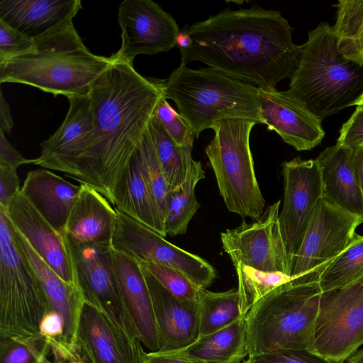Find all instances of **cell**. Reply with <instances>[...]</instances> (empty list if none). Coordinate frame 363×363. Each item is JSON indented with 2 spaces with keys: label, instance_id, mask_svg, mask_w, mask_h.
I'll list each match as a JSON object with an SVG mask.
<instances>
[{
  "label": "cell",
  "instance_id": "1",
  "mask_svg": "<svg viewBox=\"0 0 363 363\" xmlns=\"http://www.w3.org/2000/svg\"><path fill=\"white\" fill-rule=\"evenodd\" d=\"M182 29L192 43L180 50L181 65L201 62L258 88L275 89L299 62L301 45L293 42L292 27L277 10L227 8Z\"/></svg>",
  "mask_w": 363,
  "mask_h": 363
},
{
  "label": "cell",
  "instance_id": "2",
  "mask_svg": "<svg viewBox=\"0 0 363 363\" xmlns=\"http://www.w3.org/2000/svg\"><path fill=\"white\" fill-rule=\"evenodd\" d=\"M113 60L89 93L95 133L72 177L112 205L116 184L164 97L160 79L142 76L133 64Z\"/></svg>",
  "mask_w": 363,
  "mask_h": 363
},
{
  "label": "cell",
  "instance_id": "3",
  "mask_svg": "<svg viewBox=\"0 0 363 363\" xmlns=\"http://www.w3.org/2000/svg\"><path fill=\"white\" fill-rule=\"evenodd\" d=\"M35 41L31 52L0 64L1 84H23L55 96H85L113 63L87 49L73 22Z\"/></svg>",
  "mask_w": 363,
  "mask_h": 363
},
{
  "label": "cell",
  "instance_id": "4",
  "mask_svg": "<svg viewBox=\"0 0 363 363\" xmlns=\"http://www.w3.org/2000/svg\"><path fill=\"white\" fill-rule=\"evenodd\" d=\"M289 92L323 120L352 106L363 95V64L340 51L333 28L320 23L301 45Z\"/></svg>",
  "mask_w": 363,
  "mask_h": 363
},
{
  "label": "cell",
  "instance_id": "5",
  "mask_svg": "<svg viewBox=\"0 0 363 363\" xmlns=\"http://www.w3.org/2000/svg\"><path fill=\"white\" fill-rule=\"evenodd\" d=\"M160 82L164 97L175 103L196 138L223 119L262 124L257 86L209 67L194 69L183 65Z\"/></svg>",
  "mask_w": 363,
  "mask_h": 363
},
{
  "label": "cell",
  "instance_id": "6",
  "mask_svg": "<svg viewBox=\"0 0 363 363\" xmlns=\"http://www.w3.org/2000/svg\"><path fill=\"white\" fill-rule=\"evenodd\" d=\"M322 291L291 281L270 291L245 315L247 357L279 350L311 351Z\"/></svg>",
  "mask_w": 363,
  "mask_h": 363
},
{
  "label": "cell",
  "instance_id": "7",
  "mask_svg": "<svg viewBox=\"0 0 363 363\" xmlns=\"http://www.w3.org/2000/svg\"><path fill=\"white\" fill-rule=\"evenodd\" d=\"M52 311L40 279L0 210L1 340L45 341L40 324Z\"/></svg>",
  "mask_w": 363,
  "mask_h": 363
},
{
  "label": "cell",
  "instance_id": "8",
  "mask_svg": "<svg viewBox=\"0 0 363 363\" xmlns=\"http://www.w3.org/2000/svg\"><path fill=\"white\" fill-rule=\"evenodd\" d=\"M256 124L243 118L218 121L211 128L214 136L205 150L228 210L254 220L265 211L250 146Z\"/></svg>",
  "mask_w": 363,
  "mask_h": 363
},
{
  "label": "cell",
  "instance_id": "9",
  "mask_svg": "<svg viewBox=\"0 0 363 363\" xmlns=\"http://www.w3.org/2000/svg\"><path fill=\"white\" fill-rule=\"evenodd\" d=\"M363 217L320 200L294 258V285L318 282L319 277L352 242Z\"/></svg>",
  "mask_w": 363,
  "mask_h": 363
},
{
  "label": "cell",
  "instance_id": "10",
  "mask_svg": "<svg viewBox=\"0 0 363 363\" xmlns=\"http://www.w3.org/2000/svg\"><path fill=\"white\" fill-rule=\"evenodd\" d=\"M363 345V275L323 292L311 351L344 363Z\"/></svg>",
  "mask_w": 363,
  "mask_h": 363
},
{
  "label": "cell",
  "instance_id": "11",
  "mask_svg": "<svg viewBox=\"0 0 363 363\" xmlns=\"http://www.w3.org/2000/svg\"><path fill=\"white\" fill-rule=\"evenodd\" d=\"M61 235L69 252L84 302L102 311L118 326L138 338L117 281L113 247L79 243L65 233Z\"/></svg>",
  "mask_w": 363,
  "mask_h": 363
},
{
  "label": "cell",
  "instance_id": "12",
  "mask_svg": "<svg viewBox=\"0 0 363 363\" xmlns=\"http://www.w3.org/2000/svg\"><path fill=\"white\" fill-rule=\"evenodd\" d=\"M112 240L114 250L139 261L172 268L199 289H206L216 277L214 267L201 257L167 241L164 237L116 209Z\"/></svg>",
  "mask_w": 363,
  "mask_h": 363
},
{
  "label": "cell",
  "instance_id": "13",
  "mask_svg": "<svg viewBox=\"0 0 363 363\" xmlns=\"http://www.w3.org/2000/svg\"><path fill=\"white\" fill-rule=\"evenodd\" d=\"M284 203L279 221L290 270L314 212L323 199L316 160L295 157L281 164Z\"/></svg>",
  "mask_w": 363,
  "mask_h": 363
},
{
  "label": "cell",
  "instance_id": "14",
  "mask_svg": "<svg viewBox=\"0 0 363 363\" xmlns=\"http://www.w3.org/2000/svg\"><path fill=\"white\" fill-rule=\"evenodd\" d=\"M280 203L278 200L267 206L262 216L252 223L242 222L235 228L220 233L223 248L235 268L245 265L265 272L291 275L279 226Z\"/></svg>",
  "mask_w": 363,
  "mask_h": 363
},
{
  "label": "cell",
  "instance_id": "15",
  "mask_svg": "<svg viewBox=\"0 0 363 363\" xmlns=\"http://www.w3.org/2000/svg\"><path fill=\"white\" fill-rule=\"evenodd\" d=\"M120 49L110 57L133 64L138 55L168 52L176 45L180 29L161 6L151 0H125L118 7Z\"/></svg>",
  "mask_w": 363,
  "mask_h": 363
},
{
  "label": "cell",
  "instance_id": "16",
  "mask_svg": "<svg viewBox=\"0 0 363 363\" xmlns=\"http://www.w3.org/2000/svg\"><path fill=\"white\" fill-rule=\"evenodd\" d=\"M69 110L58 129L40 145L33 164L58 171L72 179L95 133L89 95L67 98Z\"/></svg>",
  "mask_w": 363,
  "mask_h": 363
},
{
  "label": "cell",
  "instance_id": "17",
  "mask_svg": "<svg viewBox=\"0 0 363 363\" xmlns=\"http://www.w3.org/2000/svg\"><path fill=\"white\" fill-rule=\"evenodd\" d=\"M140 340L93 306L84 303L76 348L86 363H145Z\"/></svg>",
  "mask_w": 363,
  "mask_h": 363
},
{
  "label": "cell",
  "instance_id": "18",
  "mask_svg": "<svg viewBox=\"0 0 363 363\" xmlns=\"http://www.w3.org/2000/svg\"><path fill=\"white\" fill-rule=\"evenodd\" d=\"M262 124L275 131L283 141L298 151L310 150L325 136L322 121L289 91L258 88Z\"/></svg>",
  "mask_w": 363,
  "mask_h": 363
},
{
  "label": "cell",
  "instance_id": "19",
  "mask_svg": "<svg viewBox=\"0 0 363 363\" xmlns=\"http://www.w3.org/2000/svg\"><path fill=\"white\" fill-rule=\"evenodd\" d=\"M0 210L5 212L9 221L33 249L66 283L78 287L72 261L62 235L21 191L6 210Z\"/></svg>",
  "mask_w": 363,
  "mask_h": 363
},
{
  "label": "cell",
  "instance_id": "20",
  "mask_svg": "<svg viewBox=\"0 0 363 363\" xmlns=\"http://www.w3.org/2000/svg\"><path fill=\"white\" fill-rule=\"evenodd\" d=\"M142 269L157 325L160 340L158 351L177 350L193 343L199 336V302L181 301L147 270L143 267Z\"/></svg>",
  "mask_w": 363,
  "mask_h": 363
},
{
  "label": "cell",
  "instance_id": "21",
  "mask_svg": "<svg viewBox=\"0 0 363 363\" xmlns=\"http://www.w3.org/2000/svg\"><path fill=\"white\" fill-rule=\"evenodd\" d=\"M114 269L126 308L138 338L149 352L160 350L152 301L139 261L127 253L112 251Z\"/></svg>",
  "mask_w": 363,
  "mask_h": 363
},
{
  "label": "cell",
  "instance_id": "22",
  "mask_svg": "<svg viewBox=\"0 0 363 363\" xmlns=\"http://www.w3.org/2000/svg\"><path fill=\"white\" fill-rule=\"evenodd\" d=\"M80 0H1L0 21L36 40L72 23Z\"/></svg>",
  "mask_w": 363,
  "mask_h": 363
},
{
  "label": "cell",
  "instance_id": "23",
  "mask_svg": "<svg viewBox=\"0 0 363 363\" xmlns=\"http://www.w3.org/2000/svg\"><path fill=\"white\" fill-rule=\"evenodd\" d=\"M9 223L17 244L42 283L52 311L64 320L62 340L76 346L80 315L85 303L80 289L66 283L33 249L21 233Z\"/></svg>",
  "mask_w": 363,
  "mask_h": 363
},
{
  "label": "cell",
  "instance_id": "24",
  "mask_svg": "<svg viewBox=\"0 0 363 363\" xmlns=\"http://www.w3.org/2000/svg\"><path fill=\"white\" fill-rule=\"evenodd\" d=\"M116 220V209L109 201L91 186L81 184L62 233L79 243L112 247Z\"/></svg>",
  "mask_w": 363,
  "mask_h": 363
},
{
  "label": "cell",
  "instance_id": "25",
  "mask_svg": "<svg viewBox=\"0 0 363 363\" xmlns=\"http://www.w3.org/2000/svg\"><path fill=\"white\" fill-rule=\"evenodd\" d=\"M352 150L335 144L315 159L323 184V199L328 203L363 217V196L352 160Z\"/></svg>",
  "mask_w": 363,
  "mask_h": 363
},
{
  "label": "cell",
  "instance_id": "26",
  "mask_svg": "<svg viewBox=\"0 0 363 363\" xmlns=\"http://www.w3.org/2000/svg\"><path fill=\"white\" fill-rule=\"evenodd\" d=\"M81 189L48 169L26 174L21 192L59 233L63 232Z\"/></svg>",
  "mask_w": 363,
  "mask_h": 363
},
{
  "label": "cell",
  "instance_id": "27",
  "mask_svg": "<svg viewBox=\"0 0 363 363\" xmlns=\"http://www.w3.org/2000/svg\"><path fill=\"white\" fill-rule=\"evenodd\" d=\"M113 206L162 236H167L163 216L143 175L136 150L116 184Z\"/></svg>",
  "mask_w": 363,
  "mask_h": 363
},
{
  "label": "cell",
  "instance_id": "28",
  "mask_svg": "<svg viewBox=\"0 0 363 363\" xmlns=\"http://www.w3.org/2000/svg\"><path fill=\"white\" fill-rule=\"evenodd\" d=\"M245 316L180 350L169 351L196 363H240L247 356Z\"/></svg>",
  "mask_w": 363,
  "mask_h": 363
},
{
  "label": "cell",
  "instance_id": "29",
  "mask_svg": "<svg viewBox=\"0 0 363 363\" xmlns=\"http://www.w3.org/2000/svg\"><path fill=\"white\" fill-rule=\"evenodd\" d=\"M204 177L202 164L194 160L189 165L184 184L169 191L164 217L167 235L176 236L186 233L190 220L200 207L195 189L199 182Z\"/></svg>",
  "mask_w": 363,
  "mask_h": 363
},
{
  "label": "cell",
  "instance_id": "30",
  "mask_svg": "<svg viewBox=\"0 0 363 363\" xmlns=\"http://www.w3.org/2000/svg\"><path fill=\"white\" fill-rule=\"evenodd\" d=\"M148 130L169 191L181 187L194 160L192 147L177 145L155 116L150 122Z\"/></svg>",
  "mask_w": 363,
  "mask_h": 363
},
{
  "label": "cell",
  "instance_id": "31",
  "mask_svg": "<svg viewBox=\"0 0 363 363\" xmlns=\"http://www.w3.org/2000/svg\"><path fill=\"white\" fill-rule=\"evenodd\" d=\"M198 301L199 336L217 332L244 316L240 310L238 289L214 292L202 289Z\"/></svg>",
  "mask_w": 363,
  "mask_h": 363
},
{
  "label": "cell",
  "instance_id": "32",
  "mask_svg": "<svg viewBox=\"0 0 363 363\" xmlns=\"http://www.w3.org/2000/svg\"><path fill=\"white\" fill-rule=\"evenodd\" d=\"M333 30L340 52L363 64V0H339Z\"/></svg>",
  "mask_w": 363,
  "mask_h": 363
},
{
  "label": "cell",
  "instance_id": "33",
  "mask_svg": "<svg viewBox=\"0 0 363 363\" xmlns=\"http://www.w3.org/2000/svg\"><path fill=\"white\" fill-rule=\"evenodd\" d=\"M363 275V235L356 233L352 242L319 277L322 292L344 287Z\"/></svg>",
  "mask_w": 363,
  "mask_h": 363
},
{
  "label": "cell",
  "instance_id": "34",
  "mask_svg": "<svg viewBox=\"0 0 363 363\" xmlns=\"http://www.w3.org/2000/svg\"><path fill=\"white\" fill-rule=\"evenodd\" d=\"M240 313L245 316L252 306L275 288L291 281L281 272H265L245 265L235 268Z\"/></svg>",
  "mask_w": 363,
  "mask_h": 363
},
{
  "label": "cell",
  "instance_id": "35",
  "mask_svg": "<svg viewBox=\"0 0 363 363\" xmlns=\"http://www.w3.org/2000/svg\"><path fill=\"white\" fill-rule=\"evenodd\" d=\"M136 151L143 175L164 220L169 189L157 157L148 129L139 143Z\"/></svg>",
  "mask_w": 363,
  "mask_h": 363
},
{
  "label": "cell",
  "instance_id": "36",
  "mask_svg": "<svg viewBox=\"0 0 363 363\" xmlns=\"http://www.w3.org/2000/svg\"><path fill=\"white\" fill-rule=\"evenodd\" d=\"M139 261V260H138ZM172 295L183 302L197 303L200 290L181 272L165 266L139 261Z\"/></svg>",
  "mask_w": 363,
  "mask_h": 363
},
{
  "label": "cell",
  "instance_id": "37",
  "mask_svg": "<svg viewBox=\"0 0 363 363\" xmlns=\"http://www.w3.org/2000/svg\"><path fill=\"white\" fill-rule=\"evenodd\" d=\"M50 354V348L45 341H0V363H37Z\"/></svg>",
  "mask_w": 363,
  "mask_h": 363
},
{
  "label": "cell",
  "instance_id": "38",
  "mask_svg": "<svg viewBox=\"0 0 363 363\" xmlns=\"http://www.w3.org/2000/svg\"><path fill=\"white\" fill-rule=\"evenodd\" d=\"M154 116L177 145L193 147L195 135L181 115L170 106L164 97L159 101Z\"/></svg>",
  "mask_w": 363,
  "mask_h": 363
},
{
  "label": "cell",
  "instance_id": "39",
  "mask_svg": "<svg viewBox=\"0 0 363 363\" xmlns=\"http://www.w3.org/2000/svg\"><path fill=\"white\" fill-rule=\"evenodd\" d=\"M35 40L0 21V64L31 52Z\"/></svg>",
  "mask_w": 363,
  "mask_h": 363
},
{
  "label": "cell",
  "instance_id": "40",
  "mask_svg": "<svg viewBox=\"0 0 363 363\" xmlns=\"http://www.w3.org/2000/svg\"><path fill=\"white\" fill-rule=\"evenodd\" d=\"M242 363H341L309 350H279L250 355Z\"/></svg>",
  "mask_w": 363,
  "mask_h": 363
},
{
  "label": "cell",
  "instance_id": "41",
  "mask_svg": "<svg viewBox=\"0 0 363 363\" xmlns=\"http://www.w3.org/2000/svg\"><path fill=\"white\" fill-rule=\"evenodd\" d=\"M336 144L354 150L363 145V105L342 125Z\"/></svg>",
  "mask_w": 363,
  "mask_h": 363
},
{
  "label": "cell",
  "instance_id": "42",
  "mask_svg": "<svg viewBox=\"0 0 363 363\" xmlns=\"http://www.w3.org/2000/svg\"><path fill=\"white\" fill-rule=\"evenodd\" d=\"M17 169L0 164V208L6 210L12 199L21 191Z\"/></svg>",
  "mask_w": 363,
  "mask_h": 363
},
{
  "label": "cell",
  "instance_id": "43",
  "mask_svg": "<svg viewBox=\"0 0 363 363\" xmlns=\"http://www.w3.org/2000/svg\"><path fill=\"white\" fill-rule=\"evenodd\" d=\"M33 159L28 160L16 150L8 141L5 134L0 131V164H4L18 168L25 164H33Z\"/></svg>",
  "mask_w": 363,
  "mask_h": 363
},
{
  "label": "cell",
  "instance_id": "44",
  "mask_svg": "<svg viewBox=\"0 0 363 363\" xmlns=\"http://www.w3.org/2000/svg\"><path fill=\"white\" fill-rule=\"evenodd\" d=\"M40 331L43 337H54L62 340L64 320L57 312L52 311L44 315L40 324Z\"/></svg>",
  "mask_w": 363,
  "mask_h": 363
},
{
  "label": "cell",
  "instance_id": "45",
  "mask_svg": "<svg viewBox=\"0 0 363 363\" xmlns=\"http://www.w3.org/2000/svg\"><path fill=\"white\" fill-rule=\"evenodd\" d=\"M144 362L145 363H196L172 352L159 351L145 352Z\"/></svg>",
  "mask_w": 363,
  "mask_h": 363
},
{
  "label": "cell",
  "instance_id": "46",
  "mask_svg": "<svg viewBox=\"0 0 363 363\" xmlns=\"http://www.w3.org/2000/svg\"><path fill=\"white\" fill-rule=\"evenodd\" d=\"M0 96V131L9 133L13 126L10 108L1 91Z\"/></svg>",
  "mask_w": 363,
  "mask_h": 363
},
{
  "label": "cell",
  "instance_id": "47",
  "mask_svg": "<svg viewBox=\"0 0 363 363\" xmlns=\"http://www.w3.org/2000/svg\"><path fill=\"white\" fill-rule=\"evenodd\" d=\"M352 165L354 174L363 196V147L352 150Z\"/></svg>",
  "mask_w": 363,
  "mask_h": 363
},
{
  "label": "cell",
  "instance_id": "48",
  "mask_svg": "<svg viewBox=\"0 0 363 363\" xmlns=\"http://www.w3.org/2000/svg\"><path fill=\"white\" fill-rule=\"evenodd\" d=\"M192 43V40L189 35L183 29L180 30L176 40V45L178 46L179 50L188 48Z\"/></svg>",
  "mask_w": 363,
  "mask_h": 363
},
{
  "label": "cell",
  "instance_id": "49",
  "mask_svg": "<svg viewBox=\"0 0 363 363\" xmlns=\"http://www.w3.org/2000/svg\"><path fill=\"white\" fill-rule=\"evenodd\" d=\"M347 363H363V347L351 355L347 359Z\"/></svg>",
  "mask_w": 363,
  "mask_h": 363
},
{
  "label": "cell",
  "instance_id": "50",
  "mask_svg": "<svg viewBox=\"0 0 363 363\" xmlns=\"http://www.w3.org/2000/svg\"><path fill=\"white\" fill-rule=\"evenodd\" d=\"M61 363H86L79 356L77 350V353L69 360L62 362Z\"/></svg>",
  "mask_w": 363,
  "mask_h": 363
},
{
  "label": "cell",
  "instance_id": "51",
  "mask_svg": "<svg viewBox=\"0 0 363 363\" xmlns=\"http://www.w3.org/2000/svg\"><path fill=\"white\" fill-rule=\"evenodd\" d=\"M358 105H363V95L362 96V97L359 99V100L358 101V102L356 104V106H358Z\"/></svg>",
  "mask_w": 363,
  "mask_h": 363
},
{
  "label": "cell",
  "instance_id": "52",
  "mask_svg": "<svg viewBox=\"0 0 363 363\" xmlns=\"http://www.w3.org/2000/svg\"><path fill=\"white\" fill-rule=\"evenodd\" d=\"M43 363H55L53 362H50L48 358L45 359Z\"/></svg>",
  "mask_w": 363,
  "mask_h": 363
},
{
  "label": "cell",
  "instance_id": "53",
  "mask_svg": "<svg viewBox=\"0 0 363 363\" xmlns=\"http://www.w3.org/2000/svg\"><path fill=\"white\" fill-rule=\"evenodd\" d=\"M47 358H48V357H46V358L43 359V360H41L39 363H43V361H44L45 359H47Z\"/></svg>",
  "mask_w": 363,
  "mask_h": 363
},
{
  "label": "cell",
  "instance_id": "54",
  "mask_svg": "<svg viewBox=\"0 0 363 363\" xmlns=\"http://www.w3.org/2000/svg\"><path fill=\"white\" fill-rule=\"evenodd\" d=\"M40 362H38L37 363H39Z\"/></svg>",
  "mask_w": 363,
  "mask_h": 363
},
{
  "label": "cell",
  "instance_id": "55",
  "mask_svg": "<svg viewBox=\"0 0 363 363\" xmlns=\"http://www.w3.org/2000/svg\"><path fill=\"white\" fill-rule=\"evenodd\" d=\"M362 147H363V145H362Z\"/></svg>",
  "mask_w": 363,
  "mask_h": 363
}]
</instances>
